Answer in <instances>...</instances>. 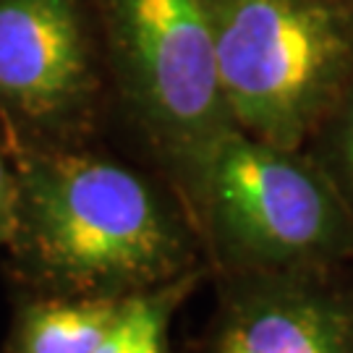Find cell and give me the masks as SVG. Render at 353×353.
<instances>
[{
  "mask_svg": "<svg viewBox=\"0 0 353 353\" xmlns=\"http://www.w3.org/2000/svg\"><path fill=\"white\" fill-rule=\"evenodd\" d=\"M214 278L202 353H353V285L341 267Z\"/></svg>",
  "mask_w": 353,
  "mask_h": 353,
  "instance_id": "8992f818",
  "label": "cell"
},
{
  "mask_svg": "<svg viewBox=\"0 0 353 353\" xmlns=\"http://www.w3.org/2000/svg\"><path fill=\"white\" fill-rule=\"evenodd\" d=\"M214 65L233 126L303 147L353 74L348 0H212Z\"/></svg>",
  "mask_w": 353,
  "mask_h": 353,
  "instance_id": "277c9868",
  "label": "cell"
},
{
  "mask_svg": "<svg viewBox=\"0 0 353 353\" xmlns=\"http://www.w3.org/2000/svg\"><path fill=\"white\" fill-rule=\"evenodd\" d=\"M348 6H351V13H353V0H348Z\"/></svg>",
  "mask_w": 353,
  "mask_h": 353,
  "instance_id": "8fae6325",
  "label": "cell"
},
{
  "mask_svg": "<svg viewBox=\"0 0 353 353\" xmlns=\"http://www.w3.org/2000/svg\"><path fill=\"white\" fill-rule=\"evenodd\" d=\"M115 113L194 220L233 121L214 65L212 0H87ZM196 225V223H194Z\"/></svg>",
  "mask_w": 353,
  "mask_h": 353,
  "instance_id": "7a4b0ae2",
  "label": "cell"
},
{
  "mask_svg": "<svg viewBox=\"0 0 353 353\" xmlns=\"http://www.w3.org/2000/svg\"><path fill=\"white\" fill-rule=\"evenodd\" d=\"M207 275H212V270L202 262L178 278L126 296L110 330L92 353H170L173 316Z\"/></svg>",
  "mask_w": 353,
  "mask_h": 353,
  "instance_id": "ba28073f",
  "label": "cell"
},
{
  "mask_svg": "<svg viewBox=\"0 0 353 353\" xmlns=\"http://www.w3.org/2000/svg\"><path fill=\"white\" fill-rule=\"evenodd\" d=\"M194 223L212 275L332 270L353 259V214L306 150L241 128L214 152Z\"/></svg>",
  "mask_w": 353,
  "mask_h": 353,
  "instance_id": "3957f363",
  "label": "cell"
},
{
  "mask_svg": "<svg viewBox=\"0 0 353 353\" xmlns=\"http://www.w3.org/2000/svg\"><path fill=\"white\" fill-rule=\"evenodd\" d=\"M6 152L19 178L6 270L21 290L126 299L207 262L191 214L157 173L92 144Z\"/></svg>",
  "mask_w": 353,
  "mask_h": 353,
  "instance_id": "6da1fadb",
  "label": "cell"
},
{
  "mask_svg": "<svg viewBox=\"0 0 353 353\" xmlns=\"http://www.w3.org/2000/svg\"><path fill=\"white\" fill-rule=\"evenodd\" d=\"M16 210H19V178L8 152L0 141V249L8 246L16 230Z\"/></svg>",
  "mask_w": 353,
  "mask_h": 353,
  "instance_id": "30bf717a",
  "label": "cell"
},
{
  "mask_svg": "<svg viewBox=\"0 0 353 353\" xmlns=\"http://www.w3.org/2000/svg\"><path fill=\"white\" fill-rule=\"evenodd\" d=\"M108 115L87 0H0V141L89 147Z\"/></svg>",
  "mask_w": 353,
  "mask_h": 353,
  "instance_id": "5b68a950",
  "label": "cell"
},
{
  "mask_svg": "<svg viewBox=\"0 0 353 353\" xmlns=\"http://www.w3.org/2000/svg\"><path fill=\"white\" fill-rule=\"evenodd\" d=\"M123 299L21 290L0 353H92Z\"/></svg>",
  "mask_w": 353,
  "mask_h": 353,
  "instance_id": "52a82bcc",
  "label": "cell"
},
{
  "mask_svg": "<svg viewBox=\"0 0 353 353\" xmlns=\"http://www.w3.org/2000/svg\"><path fill=\"white\" fill-rule=\"evenodd\" d=\"M353 214V74L303 144Z\"/></svg>",
  "mask_w": 353,
  "mask_h": 353,
  "instance_id": "9c48e42d",
  "label": "cell"
}]
</instances>
